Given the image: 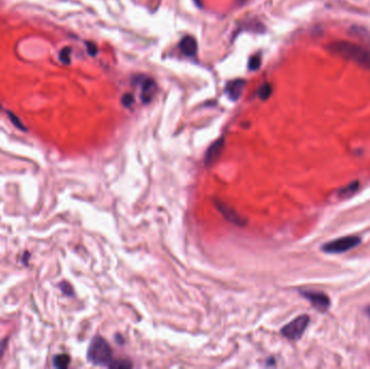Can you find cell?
<instances>
[{
  "instance_id": "obj_1",
  "label": "cell",
  "mask_w": 370,
  "mask_h": 369,
  "mask_svg": "<svg viewBox=\"0 0 370 369\" xmlns=\"http://www.w3.org/2000/svg\"><path fill=\"white\" fill-rule=\"evenodd\" d=\"M330 54L341 57L366 69H370V51L366 48L348 40H337L329 43Z\"/></svg>"
},
{
  "instance_id": "obj_2",
  "label": "cell",
  "mask_w": 370,
  "mask_h": 369,
  "mask_svg": "<svg viewBox=\"0 0 370 369\" xmlns=\"http://www.w3.org/2000/svg\"><path fill=\"white\" fill-rule=\"evenodd\" d=\"M112 349L107 340L102 337H95L92 339L88 349V359L96 366H109L112 363Z\"/></svg>"
},
{
  "instance_id": "obj_3",
  "label": "cell",
  "mask_w": 370,
  "mask_h": 369,
  "mask_svg": "<svg viewBox=\"0 0 370 369\" xmlns=\"http://www.w3.org/2000/svg\"><path fill=\"white\" fill-rule=\"evenodd\" d=\"M360 243H362V240L358 236H346L324 244L321 249L325 253L339 254L357 247Z\"/></svg>"
},
{
  "instance_id": "obj_4",
  "label": "cell",
  "mask_w": 370,
  "mask_h": 369,
  "mask_svg": "<svg viewBox=\"0 0 370 369\" xmlns=\"http://www.w3.org/2000/svg\"><path fill=\"white\" fill-rule=\"evenodd\" d=\"M308 323H310V318L307 315H301L287 324L286 326L281 329V335L285 338L292 341L299 340L302 336L304 331L306 330Z\"/></svg>"
},
{
  "instance_id": "obj_5",
  "label": "cell",
  "mask_w": 370,
  "mask_h": 369,
  "mask_svg": "<svg viewBox=\"0 0 370 369\" xmlns=\"http://www.w3.org/2000/svg\"><path fill=\"white\" fill-rule=\"evenodd\" d=\"M301 295L315 307L317 311L326 312L330 307V299L323 293L303 292Z\"/></svg>"
},
{
  "instance_id": "obj_6",
  "label": "cell",
  "mask_w": 370,
  "mask_h": 369,
  "mask_svg": "<svg viewBox=\"0 0 370 369\" xmlns=\"http://www.w3.org/2000/svg\"><path fill=\"white\" fill-rule=\"evenodd\" d=\"M215 204L219 212L221 213V215L225 218L226 221H228L232 224L239 225V226H243L246 224L245 219L237 214L235 210L233 208H231L230 206H227L226 204L222 203L221 200H215Z\"/></svg>"
},
{
  "instance_id": "obj_7",
  "label": "cell",
  "mask_w": 370,
  "mask_h": 369,
  "mask_svg": "<svg viewBox=\"0 0 370 369\" xmlns=\"http://www.w3.org/2000/svg\"><path fill=\"white\" fill-rule=\"evenodd\" d=\"M223 147H224V138L218 139L216 142H214L209 146V148L207 149V152L205 154V158H204L205 165L207 167L213 166L215 163H217L219 157L221 156Z\"/></svg>"
},
{
  "instance_id": "obj_8",
  "label": "cell",
  "mask_w": 370,
  "mask_h": 369,
  "mask_svg": "<svg viewBox=\"0 0 370 369\" xmlns=\"http://www.w3.org/2000/svg\"><path fill=\"white\" fill-rule=\"evenodd\" d=\"M157 92V85L153 79H143L142 83H141V100L144 104H148L152 102L154 96Z\"/></svg>"
},
{
  "instance_id": "obj_9",
  "label": "cell",
  "mask_w": 370,
  "mask_h": 369,
  "mask_svg": "<svg viewBox=\"0 0 370 369\" xmlns=\"http://www.w3.org/2000/svg\"><path fill=\"white\" fill-rule=\"evenodd\" d=\"M246 82L244 79H234L228 82L225 86V93L232 101H236L241 98V95L246 87Z\"/></svg>"
},
{
  "instance_id": "obj_10",
  "label": "cell",
  "mask_w": 370,
  "mask_h": 369,
  "mask_svg": "<svg viewBox=\"0 0 370 369\" xmlns=\"http://www.w3.org/2000/svg\"><path fill=\"white\" fill-rule=\"evenodd\" d=\"M179 49L182 54L187 57H194L197 54V41L192 36H185L179 43Z\"/></svg>"
},
{
  "instance_id": "obj_11",
  "label": "cell",
  "mask_w": 370,
  "mask_h": 369,
  "mask_svg": "<svg viewBox=\"0 0 370 369\" xmlns=\"http://www.w3.org/2000/svg\"><path fill=\"white\" fill-rule=\"evenodd\" d=\"M359 188V183L356 181V182H353L349 184V186H347L346 188L341 189L339 192H338V195L339 197L341 198H347V197H350L351 195H353L354 193L358 190Z\"/></svg>"
},
{
  "instance_id": "obj_12",
  "label": "cell",
  "mask_w": 370,
  "mask_h": 369,
  "mask_svg": "<svg viewBox=\"0 0 370 369\" xmlns=\"http://www.w3.org/2000/svg\"><path fill=\"white\" fill-rule=\"evenodd\" d=\"M272 92H273L272 85H271V84H269V83H266V84H263V85L259 88V90H258V96H259V98H260L261 100L266 101V100H268V99L270 98V96L272 95Z\"/></svg>"
},
{
  "instance_id": "obj_13",
  "label": "cell",
  "mask_w": 370,
  "mask_h": 369,
  "mask_svg": "<svg viewBox=\"0 0 370 369\" xmlns=\"http://www.w3.org/2000/svg\"><path fill=\"white\" fill-rule=\"evenodd\" d=\"M69 364V356L66 354H60L54 358V365L57 368H66Z\"/></svg>"
},
{
  "instance_id": "obj_14",
  "label": "cell",
  "mask_w": 370,
  "mask_h": 369,
  "mask_svg": "<svg viewBox=\"0 0 370 369\" xmlns=\"http://www.w3.org/2000/svg\"><path fill=\"white\" fill-rule=\"evenodd\" d=\"M261 62H262V58H261V54H257L252 56L249 59V63H248V68L250 71H258L261 66Z\"/></svg>"
},
{
  "instance_id": "obj_15",
  "label": "cell",
  "mask_w": 370,
  "mask_h": 369,
  "mask_svg": "<svg viewBox=\"0 0 370 369\" xmlns=\"http://www.w3.org/2000/svg\"><path fill=\"white\" fill-rule=\"evenodd\" d=\"M70 55H72V49L69 47H65L60 52V60L62 63L69 64L70 63Z\"/></svg>"
},
{
  "instance_id": "obj_16",
  "label": "cell",
  "mask_w": 370,
  "mask_h": 369,
  "mask_svg": "<svg viewBox=\"0 0 370 369\" xmlns=\"http://www.w3.org/2000/svg\"><path fill=\"white\" fill-rule=\"evenodd\" d=\"M134 102H135V99H134V96H132L131 93H126V94L122 95L121 103H122L123 107L129 108V107H131L132 103H134Z\"/></svg>"
},
{
  "instance_id": "obj_17",
  "label": "cell",
  "mask_w": 370,
  "mask_h": 369,
  "mask_svg": "<svg viewBox=\"0 0 370 369\" xmlns=\"http://www.w3.org/2000/svg\"><path fill=\"white\" fill-rule=\"evenodd\" d=\"M131 366H132L131 363H129L128 361H122V359L111 363V365H110L111 368H130Z\"/></svg>"
},
{
  "instance_id": "obj_18",
  "label": "cell",
  "mask_w": 370,
  "mask_h": 369,
  "mask_svg": "<svg viewBox=\"0 0 370 369\" xmlns=\"http://www.w3.org/2000/svg\"><path fill=\"white\" fill-rule=\"evenodd\" d=\"M8 115H9V117H10V120L13 122V125L16 127V128H19V129H21V130H23V131H25L26 130V128L21 124V121H20V119L19 118H17L15 115H13V114L12 113H10V112H8Z\"/></svg>"
},
{
  "instance_id": "obj_19",
  "label": "cell",
  "mask_w": 370,
  "mask_h": 369,
  "mask_svg": "<svg viewBox=\"0 0 370 369\" xmlns=\"http://www.w3.org/2000/svg\"><path fill=\"white\" fill-rule=\"evenodd\" d=\"M86 46H87L88 54H89L90 56H95L96 54H98V47H96L95 43L87 41L86 42Z\"/></svg>"
},
{
  "instance_id": "obj_20",
  "label": "cell",
  "mask_w": 370,
  "mask_h": 369,
  "mask_svg": "<svg viewBox=\"0 0 370 369\" xmlns=\"http://www.w3.org/2000/svg\"><path fill=\"white\" fill-rule=\"evenodd\" d=\"M61 289H62V292H63L67 296H72L73 295V288L70 287V285L67 284V283L61 284Z\"/></svg>"
},
{
  "instance_id": "obj_21",
  "label": "cell",
  "mask_w": 370,
  "mask_h": 369,
  "mask_svg": "<svg viewBox=\"0 0 370 369\" xmlns=\"http://www.w3.org/2000/svg\"><path fill=\"white\" fill-rule=\"evenodd\" d=\"M194 2H195V4H196L198 7H201V5H200V2H201V0H194Z\"/></svg>"
},
{
  "instance_id": "obj_22",
  "label": "cell",
  "mask_w": 370,
  "mask_h": 369,
  "mask_svg": "<svg viewBox=\"0 0 370 369\" xmlns=\"http://www.w3.org/2000/svg\"><path fill=\"white\" fill-rule=\"evenodd\" d=\"M367 314L369 315V318H370V306H368V309H367Z\"/></svg>"
}]
</instances>
